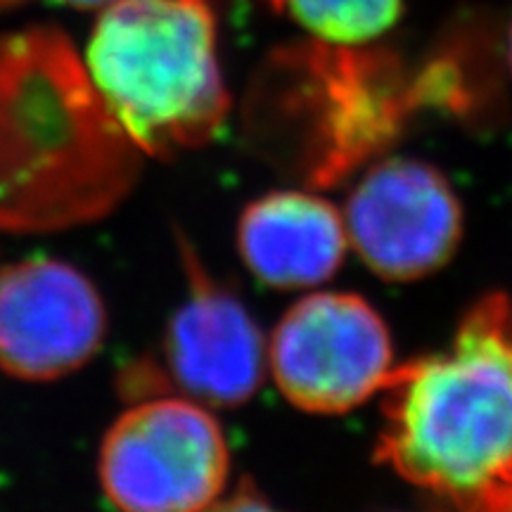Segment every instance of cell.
<instances>
[{
	"instance_id": "cell-13",
	"label": "cell",
	"mask_w": 512,
	"mask_h": 512,
	"mask_svg": "<svg viewBox=\"0 0 512 512\" xmlns=\"http://www.w3.org/2000/svg\"><path fill=\"white\" fill-rule=\"evenodd\" d=\"M508 64H510V72H512V24L508 31Z\"/></svg>"
},
{
	"instance_id": "cell-7",
	"label": "cell",
	"mask_w": 512,
	"mask_h": 512,
	"mask_svg": "<svg viewBox=\"0 0 512 512\" xmlns=\"http://www.w3.org/2000/svg\"><path fill=\"white\" fill-rule=\"evenodd\" d=\"M105 306L74 266L29 259L0 268V368L50 382L86 366L105 337Z\"/></svg>"
},
{
	"instance_id": "cell-6",
	"label": "cell",
	"mask_w": 512,
	"mask_h": 512,
	"mask_svg": "<svg viewBox=\"0 0 512 512\" xmlns=\"http://www.w3.org/2000/svg\"><path fill=\"white\" fill-rule=\"evenodd\" d=\"M349 247L375 275L411 283L451 261L463 238V207L441 171L389 157L351 190L344 207Z\"/></svg>"
},
{
	"instance_id": "cell-8",
	"label": "cell",
	"mask_w": 512,
	"mask_h": 512,
	"mask_svg": "<svg viewBox=\"0 0 512 512\" xmlns=\"http://www.w3.org/2000/svg\"><path fill=\"white\" fill-rule=\"evenodd\" d=\"M183 256L190 290L166 330V380L207 408L240 406L264 382V335L240 299L216 285L188 247Z\"/></svg>"
},
{
	"instance_id": "cell-10",
	"label": "cell",
	"mask_w": 512,
	"mask_h": 512,
	"mask_svg": "<svg viewBox=\"0 0 512 512\" xmlns=\"http://www.w3.org/2000/svg\"><path fill=\"white\" fill-rule=\"evenodd\" d=\"M280 15L330 46H363L394 27L403 0H271Z\"/></svg>"
},
{
	"instance_id": "cell-2",
	"label": "cell",
	"mask_w": 512,
	"mask_h": 512,
	"mask_svg": "<svg viewBox=\"0 0 512 512\" xmlns=\"http://www.w3.org/2000/svg\"><path fill=\"white\" fill-rule=\"evenodd\" d=\"M375 456L465 510L512 512V299L491 292L448 349L394 366Z\"/></svg>"
},
{
	"instance_id": "cell-9",
	"label": "cell",
	"mask_w": 512,
	"mask_h": 512,
	"mask_svg": "<svg viewBox=\"0 0 512 512\" xmlns=\"http://www.w3.org/2000/svg\"><path fill=\"white\" fill-rule=\"evenodd\" d=\"M238 249L264 285L302 290L328 283L339 271L349 238L335 204L311 192L278 190L242 211Z\"/></svg>"
},
{
	"instance_id": "cell-1",
	"label": "cell",
	"mask_w": 512,
	"mask_h": 512,
	"mask_svg": "<svg viewBox=\"0 0 512 512\" xmlns=\"http://www.w3.org/2000/svg\"><path fill=\"white\" fill-rule=\"evenodd\" d=\"M140 159L64 31L0 34V233L105 219L131 195Z\"/></svg>"
},
{
	"instance_id": "cell-12",
	"label": "cell",
	"mask_w": 512,
	"mask_h": 512,
	"mask_svg": "<svg viewBox=\"0 0 512 512\" xmlns=\"http://www.w3.org/2000/svg\"><path fill=\"white\" fill-rule=\"evenodd\" d=\"M24 3V0H0V10H8V8H15V5Z\"/></svg>"
},
{
	"instance_id": "cell-11",
	"label": "cell",
	"mask_w": 512,
	"mask_h": 512,
	"mask_svg": "<svg viewBox=\"0 0 512 512\" xmlns=\"http://www.w3.org/2000/svg\"><path fill=\"white\" fill-rule=\"evenodd\" d=\"M62 3L72 5V8H79V10H102L107 8V5H112L114 0H62Z\"/></svg>"
},
{
	"instance_id": "cell-5",
	"label": "cell",
	"mask_w": 512,
	"mask_h": 512,
	"mask_svg": "<svg viewBox=\"0 0 512 512\" xmlns=\"http://www.w3.org/2000/svg\"><path fill=\"white\" fill-rule=\"evenodd\" d=\"M266 363L280 394L318 415L347 413L382 394L396 366L387 323L349 292H316L287 309Z\"/></svg>"
},
{
	"instance_id": "cell-4",
	"label": "cell",
	"mask_w": 512,
	"mask_h": 512,
	"mask_svg": "<svg viewBox=\"0 0 512 512\" xmlns=\"http://www.w3.org/2000/svg\"><path fill=\"white\" fill-rule=\"evenodd\" d=\"M105 496L131 512H195L223 496L230 451L207 406L152 396L121 415L100 448Z\"/></svg>"
},
{
	"instance_id": "cell-3",
	"label": "cell",
	"mask_w": 512,
	"mask_h": 512,
	"mask_svg": "<svg viewBox=\"0 0 512 512\" xmlns=\"http://www.w3.org/2000/svg\"><path fill=\"white\" fill-rule=\"evenodd\" d=\"M86 69L143 155L207 145L228 117V88L207 0H114L102 8Z\"/></svg>"
}]
</instances>
